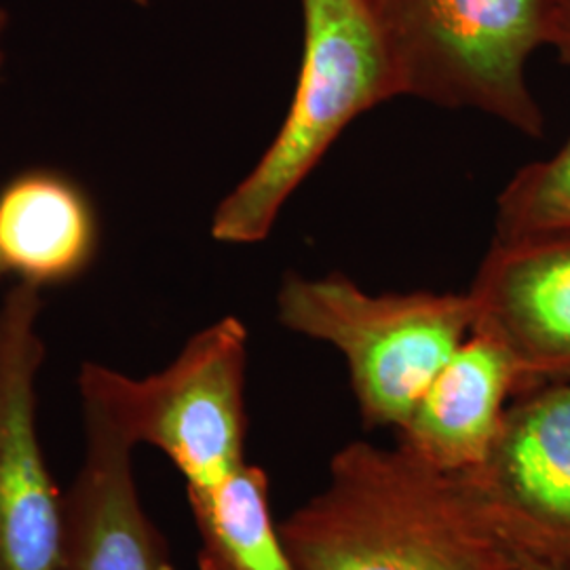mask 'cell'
Masks as SVG:
<instances>
[{
    "label": "cell",
    "mask_w": 570,
    "mask_h": 570,
    "mask_svg": "<svg viewBox=\"0 0 570 570\" xmlns=\"http://www.w3.org/2000/svg\"><path fill=\"white\" fill-rule=\"evenodd\" d=\"M518 393L510 351L473 330L395 429L397 444L442 471H471L484 463Z\"/></svg>",
    "instance_id": "10"
},
{
    "label": "cell",
    "mask_w": 570,
    "mask_h": 570,
    "mask_svg": "<svg viewBox=\"0 0 570 570\" xmlns=\"http://www.w3.org/2000/svg\"><path fill=\"white\" fill-rule=\"evenodd\" d=\"M247 343L244 322L226 315L144 379L82 362L81 412L102 419L134 449L161 450L186 489L212 487L245 463Z\"/></svg>",
    "instance_id": "4"
},
{
    "label": "cell",
    "mask_w": 570,
    "mask_h": 570,
    "mask_svg": "<svg viewBox=\"0 0 570 570\" xmlns=\"http://www.w3.org/2000/svg\"><path fill=\"white\" fill-rule=\"evenodd\" d=\"M42 289L13 285L0 303V570L60 569L66 492L39 431Z\"/></svg>",
    "instance_id": "6"
},
{
    "label": "cell",
    "mask_w": 570,
    "mask_h": 570,
    "mask_svg": "<svg viewBox=\"0 0 570 570\" xmlns=\"http://www.w3.org/2000/svg\"><path fill=\"white\" fill-rule=\"evenodd\" d=\"M85 450L66 490V530L58 570H176L161 530L146 513L134 446L82 412Z\"/></svg>",
    "instance_id": "9"
},
{
    "label": "cell",
    "mask_w": 570,
    "mask_h": 570,
    "mask_svg": "<svg viewBox=\"0 0 570 570\" xmlns=\"http://www.w3.org/2000/svg\"><path fill=\"white\" fill-rule=\"evenodd\" d=\"M125 2L136 4V7H148V4H150V0H125Z\"/></svg>",
    "instance_id": "17"
},
{
    "label": "cell",
    "mask_w": 570,
    "mask_h": 570,
    "mask_svg": "<svg viewBox=\"0 0 570 570\" xmlns=\"http://www.w3.org/2000/svg\"><path fill=\"white\" fill-rule=\"evenodd\" d=\"M199 532V570H298L268 503V475L245 461L225 480L186 489Z\"/></svg>",
    "instance_id": "12"
},
{
    "label": "cell",
    "mask_w": 570,
    "mask_h": 570,
    "mask_svg": "<svg viewBox=\"0 0 570 570\" xmlns=\"http://www.w3.org/2000/svg\"><path fill=\"white\" fill-rule=\"evenodd\" d=\"M570 230V138L550 159L524 165L497 199L499 242Z\"/></svg>",
    "instance_id": "13"
},
{
    "label": "cell",
    "mask_w": 570,
    "mask_h": 570,
    "mask_svg": "<svg viewBox=\"0 0 570 570\" xmlns=\"http://www.w3.org/2000/svg\"><path fill=\"white\" fill-rule=\"evenodd\" d=\"M102 226L72 176L30 167L0 186V258L20 284L60 287L94 266Z\"/></svg>",
    "instance_id": "11"
},
{
    "label": "cell",
    "mask_w": 570,
    "mask_h": 570,
    "mask_svg": "<svg viewBox=\"0 0 570 570\" xmlns=\"http://www.w3.org/2000/svg\"><path fill=\"white\" fill-rule=\"evenodd\" d=\"M4 275H9V273H7V266H4V263H2V258H0V279H2Z\"/></svg>",
    "instance_id": "18"
},
{
    "label": "cell",
    "mask_w": 570,
    "mask_h": 570,
    "mask_svg": "<svg viewBox=\"0 0 570 570\" xmlns=\"http://www.w3.org/2000/svg\"><path fill=\"white\" fill-rule=\"evenodd\" d=\"M379 2L407 98L480 110L530 138L546 134L527 68L539 47H550V0Z\"/></svg>",
    "instance_id": "5"
},
{
    "label": "cell",
    "mask_w": 570,
    "mask_h": 570,
    "mask_svg": "<svg viewBox=\"0 0 570 570\" xmlns=\"http://www.w3.org/2000/svg\"><path fill=\"white\" fill-rule=\"evenodd\" d=\"M277 320L345 357L366 428L400 429L473 332L475 306L469 292L370 294L343 273L292 271L277 292Z\"/></svg>",
    "instance_id": "3"
},
{
    "label": "cell",
    "mask_w": 570,
    "mask_h": 570,
    "mask_svg": "<svg viewBox=\"0 0 570 570\" xmlns=\"http://www.w3.org/2000/svg\"><path fill=\"white\" fill-rule=\"evenodd\" d=\"M301 13L303 56L292 102L261 159L216 207L209 235L218 244H263L346 127L406 96L379 0H301Z\"/></svg>",
    "instance_id": "2"
},
{
    "label": "cell",
    "mask_w": 570,
    "mask_h": 570,
    "mask_svg": "<svg viewBox=\"0 0 570 570\" xmlns=\"http://www.w3.org/2000/svg\"><path fill=\"white\" fill-rule=\"evenodd\" d=\"M461 475L513 550L570 569V381L513 395L484 463Z\"/></svg>",
    "instance_id": "7"
},
{
    "label": "cell",
    "mask_w": 570,
    "mask_h": 570,
    "mask_svg": "<svg viewBox=\"0 0 570 570\" xmlns=\"http://www.w3.org/2000/svg\"><path fill=\"white\" fill-rule=\"evenodd\" d=\"M9 28H11L9 13H7V9L0 4V66H2V60H4V49H7V37H9Z\"/></svg>",
    "instance_id": "16"
},
{
    "label": "cell",
    "mask_w": 570,
    "mask_h": 570,
    "mask_svg": "<svg viewBox=\"0 0 570 570\" xmlns=\"http://www.w3.org/2000/svg\"><path fill=\"white\" fill-rule=\"evenodd\" d=\"M550 47L562 63L570 66V0H550Z\"/></svg>",
    "instance_id": "14"
},
{
    "label": "cell",
    "mask_w": 570,
    "mask_h": 570,
    "mask_svg": "<svg viewBox=\"0 0 570 570\" xmlns=\"http://www.w3.org/2000/svg\"><path fill=\"white\" fill-rule=\"evenodd\" d=\"M511 570H570L567 567H560V564H553V562H546V560H539V558H530L520 553L513 569Z\"/></svg>",
    "instance_id": "15"
},
{
    "label": "cell",
    "mask_w": 570,
    "mask_h": 570,
    "mask_svg": "<svg viewBox=\"0 0 570 570\" xmlns=\"http://www.w3.org/2000/svg\"><path fill=\"white\" fill-rule=\"evenodd\" d=\"M279 532L298 570H511L520 556L461 473L400 444L338 450L326 489Z\"/></svg>",
    "instance_id": "1"
},
{
    "label": "cell",
    "mask_w": 570,
    "mask_h": 570,
    "mask_svg": "<svg viewBox=\"0 0 570 570\" xmlns=\"http://www.w3.org/2000/svg\"><path fill=\"white\" fill-rule=\"evenodd\" d=\"M469 296L473 330L510 351L520 393L570 381V230L492 239Z\"/></svg>",
    "instance_id": "8"
}]
</instances>
